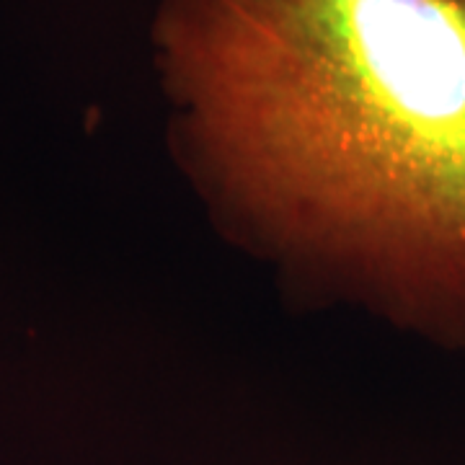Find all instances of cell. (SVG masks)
<instances>
[{
  "instance_id": "obj_1",
  "label": "cell",
  "mask_w": 465,
  "mask_h": 465,
  "mask_svg": "<svg viewBox=\"0 0 465 465\" xmlns=\"http://www.w3.org/2000/svg\"><path fill=\"white\" fill-rule=\"evenodd\" d=\"M183 166L238 231L465 344V0H155Z\"/></svg>"
}]
</instances>
